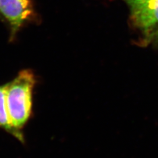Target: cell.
Returning a JSON list of instances; mask_svg holds the SVG:
<instances>
[{"mask_svg": "<svg viewBox=\"0 0 158 158\" xmlns=\"http://www.w3.org/2000/svg\"><path fill=\"white\" fill-rule=\"evenodd\" d=\"M125 1H126V0H125Z\"/></svg>", "mask_w": 158, "mask_h": 158, "instance_id": "6", "label": "cell"}, {"mask_svg": "<svg viewBox=\"0 0 158 158\" xmlns=\"http://www.w3.org/2000/svg\"><path fill=\"white\" fill-rule=\"evenodd\" d=\"M0 18L9 28L10 42L24 27L38 21L32 0H0Z\"/></svg>", "mask_w": 158, "mask_h": 158, "instance_id": "2", "label": "cell"}, {"mask_svg": "<svg viewBox=\"0 0 158 158\" xmlns=\"http://www.w3.org/2000/svg\"><path fill=\"white\" fill-rule=\"evenodd\" d=\"M36 78L31 70L20 72L13 81L6 84V102L12 125L19 132L31 117L32 92Z\"/></svg>", "mask_w": 158, "mask_h": 158, "instance_id": "1", "label": "cell"}, {"mask_svg": "<svg viewBox=\"0 0 158 158\" xmlns=\"http://www.w3.org/2000/svg\"><path fill=\"white\" fill-rule=\"evenodd\" d=\"M133 24L144 35L142 42L158 29V0H126Z\"/></svg>", "mask_w": 158, "mask_h": 158, "instance_id": "3", "label": "cell"}, {"mask_svg": "<svg viewBox=\"0 0 158 158\" xmlns=\"http://www.w3.org/2000/svg\"><path fill=\"white\" fill-rule=\"evenodd\" d=\"M150 42L153 43L156 46L158 47V29L148 38L146 44H149Z\"/></svg>", "mask_w": 158, "mask_h": 158, "instance_id": "5", "label": "cell"}, {"mask_svg": "<svg viewBox=\"0 0 158 158\" xmlns=\"http://www.w3.org/2000/svg\"><path fill=\"white\" fill-rule=\"evenodd\" d=\"M0 128L10 133L21 142H24L23 133L14 128L10 119L6 102V84L0 86Z\"/></svg>", "mask_w": 158, "mask_h": 158, "instance_id": "4", "label": "cell"}]
</instances>
